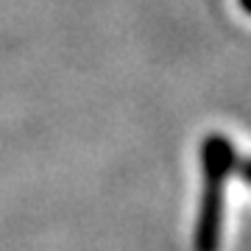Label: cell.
<instances>
[{
  "label": "cell",
  "mask_w": 251,
  "mask_h": 251,
  "mask_svg": "<svg viewBox=\"0 0 251 251\" xmlns=\"http://www.w3.org/2000/svg\"><path fill=\"white\" fill-rule=\"evenodd\" d=\"M234 145L224 134H209L201 145V173L204 193L198 204V218L193 226V249L221 251L224 237V209H226V181L234 173Z\"/></svg>",
  "instance_id": "cell-1"
},
{
  "label": "cell",
  "mask_w": 251,
  "mask_h": 251,
  "mask_svg": "<svg viewBox=\"0 0 251 251\" xmlns=\"http://www.w3.org/2000/svg\"><path fill=\"white\" fill-rule=\"evenodd\" d=\"M234 173H237L243 181H249L251 184V159H237L234 162Z\"/></svg>",
  "instance_id": "cell-2"
},
{
  "label": "cell",
  "mask_w": 251,
  "mask_h": 251,
  "mask_svg": "<svg viewBox=\"0 0 251 251\" xmlns=\"http://www.w3.org/2000/svg\"><path fill=\"white\" fill-rule=\"evenodd\" d=\"M237 3L243 6V11H246V14H251V0H237Z\"/></svg>",
  "instance_id": "cell-3"
}]
</instances>
